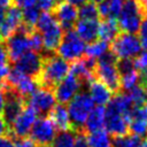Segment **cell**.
<instances>
[{
	"instance_id": "cell-7",
	"label": "cell",
	"mask_w": 147,
	"mask_h": 147,
	"mask_svg": "<svg viewBox=\"0 0 147 147\" xmlns=\"http://www.w3.org/2000/svg\"><path fill=\"white\" fill-rule=\"evenodd\" d=\"M33 30V28L28 26L22 22L17 31L11 34L9 38L6 39V51L8 54V59L11 62H15L18 60L24 53L30 51V45H29V33Z\"/></svg>"
},
{
	"instance_id": "cell-35",
	"label": "cell",
	"mask_w": 147,
	"mask_h": 147,
	"mask_svg": "<svg viewBox=\"0 0 147 147\" xmlns=\"http://www.w3.org/2000/svg\"><path fill=\"white\" fill-rule=\"evenodd\" d=\"M116 67H117V70L121 76L124 74H127L132 70H136L134 64H133V59H118Z\"/></svg>"
},
{
	"instance_id": "cell-5",
	"label": "cell",
	"mask_w": 147,
	"mask_h": 147,
	"mask_svg": "<svg viewBox=\"0 0 147 147\" xmlns=\"http://www.w3.org/2000/svg\"><path fill=\"white\" fill-rule=\"evenodd\" d=\"M141 44L136 33L119 32L111 41L110 52L117 59H133L141 52Z\"/></svg>"
},
{
	"instance_id": "cell-1",
	"label": "cell",
	"mask_w": 147,
	"mask_h": 147,
	"mask_svg": "<svg viewBox=\"0 0 147 147\" xmlns=\"http://www.w3.org/2000/svg\"><path fill=\"white\" fill-rule=\"evenodd\" d=\"M70 64L59 55H48L42 59V67L37 77L39 87H54L69 74Z\"/></svg>"
},
{
	"instance_id": "cell-50",
	"label": "cell",
	"mask_w": 147,
	"mask_h": 147,
	"mask_svg": "<svg viewBox=\"0 0 147 147\" xmlns=\"http://www.w3.org/2000/svg\"><path fill=\"white\" fill-rule=\"evenodd\" d=\"M141 82L147 86V69L141 74Z\"/></svg>"
},
{
	"instance_id": "cell-42",
	"label": "cell",
	"mask_w": 147,
	"mask_h": 147,
	"mask_svg": "<svg viewBox=\"0 0 147 147\" xmlns=\"http://www.w3.org/2000/svg\"><path fill=\"white\" fill-rule=\"evenodd\" d=\"M11 2H14L16 7L23 9L25 7H30V6L36 5L37 3V0H11Z\"/></svg>"
},
{
	"instance_id": "cell-34",
	"label": "cell",
	"mask_w": 147,
	"mask_h": 147,
	"mask_svg": "<svg viewBox=\"0 0 147 147\" xmlns=\"http://www.w3.org/2000/svg\"><path fill=\"white\" fill-rule=\"evenodd\" d=\"M29 45H30V51L33 52H41L42 47V37L41 33L39 31H37L36 29H33L30 33H29Z\"/></svg>"
},
{
	"instance_id": "cell-39",
	"label": "cell",
	"mask_w": 147,
	"mask_h": 147,
	"mask_svg": "<svg viewBox=\"0 0 147 147\" xmlns=\"http://www.w3.org/2000/svg\"><path fill=\"white\" fill-rule=\"evenodd\" d=\"M57 2H59V0H37L36 5L42 11H49L56 6Z\"/></svg>"
},
{
	"instance_id": "cell-18",
	"label": "cell",
	"mask_w": 147,
	"mask_h": 147,
	"mask_svg": "<svg viewBox=\"0 0 147 147\" xmlns=\"http://www.w3.org/2000/svg\"><path fill=\"white\" fill-rule=\"evenodd\" d=\"M74 30L84 42H92L99 38V20H78Z\"/></svg>"
},
{
	"instance_id": "cell-12",
	"label": "cell",
	"mask_w": 147,
	"mask_h": 147,
	"mask_svg": "<svg viewBox=\"0 0 147 147\" xmlns=\"http://www.w3.org/2000/svg\"><path fill=\"white\" fill-rule=\"evenodd\" d=\"M37 115L38 114L33 108L26 106L23 109V111L17 116V118L10 124L11 137L14 139L26 137L30 133L31 127L37 119Z\"/></svg>"
},
{
	"instance_id": "cell-32",
	"label": "cell",
	"mask_w": 147,
	"mask_h": 147,
	"mask_svg": "<svg viewBox=\"0 0 147 147\" xmlns=\"http://www.w3.org/2000/svg\"><path fill=\"white\" fill-rule=\"evenodd\" d=\"M54 22H56V18L53 15V13H51V11H42V13H40V15L38 17V21H37V23L34 25V29L37 31L41 32L45 29H47L48 26H51Z\"/></svg>"
},
{
	"instance_id": "cell-6",
	"label": "cell",
	"mask_w": 147,
	"mask_h": 147,
	"mask_svg": "<svg viewBox=\"0 0 147 147\" xmlns=\"http://www.w3.org/2000/svg\"><path fill=\"white\" fill-rule=\"evenodd\" d=\"M56 53L63 60L74 62L80 59L85 53V42L78 37L74 29L65 30L63 38L56 48Z\"/></svg>"
},
{
	"instance_id": "cell-9",
	"label": "cell",
	"mask_w": 147,
	"mask_h": 147,
	"mask_svg": "<svg viewBox=\"0 0 147 147\" xmlns=\"http://www.w3.org/2000/svg\"><path fill=\"white\" fill-rule=\"evenodd\" d=\"M56 126L48 116L40 117L33 123L30 131V138L38 145V147H49L56 136Z\"/></svg>"
},
{
	"instance_id": "cell-48",
	"label": "cell",
	"mask_w": 147,
	"mask_h": 147,
	"mask_svg": "<svg viewBox=\"0 0 147 147\" xmlns=\"http://www.w3.org/2000/svg\"><path fill=\"white\" fill-rule=\"evenodd\" d=\"M64 1H67V2H69V3H71V5H74V6H82V5H84L87 0H64Z\"/></svg>"
},
{
	"instance_id": "cell-28",
	"label": "cell",
	"mask_w": 147,
	"mask_h": 147,
	"mask_svg": "<svg viewBox=\"0 0 147 147\" xmlns=\"http://www.w3.org/2000/svg\"><path fill=\"white\" fill-rule=\"evenodd\" d=\"M141 144V138L133 133H127L121 137H113V147H139Z\"/></svg>"
},
{
	"instance_id": "cell-33",
	"label": "cell",
	"mask_w": 147,
	"mask_h": 147,
	"mask_svg": "<svg viewBox=\"0 0 147 147\" xmlns=\"http://www.w3.org/2000/svg\"><path fill=\"white\" fill-rule=\"evenodd\" d=\"M129 131L140 138L147 137V119H131L129 123Z\"/></svg>"
},
{
	"instance_id": "cell-36",
	"label": "cell",
	"mask_w": 147,
	"mask_h": 147,
	"mask_svg": "<svg viewBox=\"0 0 147 147\" xmlns=\"http://www.w3.org/2000/svg\"><path fill=\"white\" fill-rule=\"evenodd\" d=\"M133 64L134 69L138 70L140 74H142L147 69V51L140 52L136 57H133Z\"/></svg>"
},
{
	"instance_id": "cell-2",
	"label": "cell",
	"mask_w": 147,
	"mask_h": 147,
	"mask_svg": "<svg viewBox=\"0 0 147 147\" xmlns=\"http://www.w3.org/2000/svg\"><path fill=\"white\" fill-rule=\"evenodd\" d=\"M117 57L113 52L108 51L96 61L94 68V77L103 83L113 93H118L121 91V75L117 70L116 63Z\"/></svg>"
},
{
	"instance_id": "cell-10",
	"label": "cell",
	"mask_w": 147,
	"mask_h": 147,
	"mask_svg": "<svg viewBox=\"0 0 147 147\" xmlns=\"http://www.w3.org/2000/svg\"><path fill=\"white\" fill-rule=\"evenodd\" d=\"M56 105L54 90L47 87H38L31 95L28 96V106L33 108L37 114L48 115Z\"/></svg>"
},
{
	"instance_id": "cell-4",
	"label": "cell",
	"mask_w": 147,
	"mask_h": 147,
	"mask_svg": "<svg viewBox=\"0 0 147 147\" xmlns=\"http://www.w3.org/2000/svg\"><path fill=\"white\" fill-rule=\"evenodd\" d=\"M145 16L138 0H123L122 9L117 16V24L122 32L136 33Z\"/></svg>"
},
{
	"instance_id": "cell-23",
	"label": "cell",
	"mask_w": 147,
	"mask_h": 147,
	"mask_svg": "<svg viewBox=\"0 0 147 147\" xmlns=\"http://www.w3.org/2000/svg\"><path fill=\"white\" fill-rule=\"evenodd\" d=\"M121 32L116 18H103L99 22V38L105 41H113Z\"/></svg>"
},
{
	"instance_id": "cell-29",
	"label": "cell",
	"mask_w": 147,
	"mask_h": 147,
	"mask_svg": "<svg viewBox=\"0 0 147 147\" xmlns=\"http://www.w3.org/2000/svg\"><path fill=\"white\" fill-rule=\"evenodd\" d=\"M140 83H141V74L138 70H132L121 76V90L123 91L129 92Z\"/></svg>"
},
{
	"instance_id": "cell-30",
	"label": "cell",
	"mask_w": 147,
	"mask_h": 147,
	"mask_svg": "<svg viewBox=\"0 0 147 147\" xmlns=\"http://www.w3.org/2000/svg\"><path fill=\"white\" fill-rule=\"evenodd\" d=\"M78 17L79 20H99L98 6L93 2L86 1L78 9Z\"/></svg>"
},
{
	"instance_id": "cell-8",
	"label": "cell",
	"mask_w": 147,
	"mask_h": 147,
	"mask_svg": "<svg viewBox=\"0 0 147 147\" xmlns=\"http://www.w3.org/2000/svg\"><path fill=\"white\" fill-rule=\"evenodd\" d=\"M5 85H7L6 88L15 91L24 100L39 87L37 78L26 76L15 68L9 70L8 76L5 80Z\"/></svg>"
},
{
	"instance_id": "cell-43",
	"label": "cell",
	"mask_w": 147,
	"mask_h": 147,
	"mask_svg": "<svg viewBox=\"0 0 147 147\" xmlns=\"http://www.w3.org/2000/svg\"><path fill=\"white\" fill-rule=\"evenodd\" d=\"M0 147H15L13 138L8 136L0 137Z\"/></svg>"
},
{
	"instance_id": "cell-26",
	"label": "cell",
	"mask_w": 147,
	"mask_h": 147,
	"mask_svg": "<svg viewBox=\"0 0 147 147\" xmlns=\"http://www.w3.org/2000/svg\"><path fill=\"white\" fill-rule=\"evenodd\" d=\"M76 134L77 133L74 130L60 131L59 133H56L49 147H74Z\"/></svg>"
},
{
	"instance_id": "cell-20",
	"label": "cell",
	"mask_w": 147,
	"mask_h": 147,
	"mask_svg": "<svg viewBox=\"0 0 147 147\" xmlns=\"http://www.w3.org/2000/svg\"><path fill=\"white\" fill-rule=\"evenodd\" d=\"M105 127L106 131L113 137H121L130 133L129 123L123 115H106L105 114Z\"/></svg>"
},
{
	"instance_id": "cell-49",
	"label": "cell",
	"mask_w": 147,
	"mask_h": 147,
	"mask_svg": "<svg viewBox=\"0 0 147 147\" xmlns=\"http://www.w3.org/2000/svg\"><path fill=\"white\" fill-rule=\"evenodd\" d=\"M138 2H139V5H140L141 9L144 10L145 15H147V0H138Z\"/></svg>"
},
{
	"instance_id": "cell-52",
	"label": "cell",
	"mask_w": 147,
	"mask_h": 147,
	"mask_svg": "<svg viewBox=\"0 0 147 147\" xmlns=\"http://www.w3.org/2000/svg\"><path fill=\"white\" fill-rule=\"evenodd\" d=\"M87 1H90V2H93V3H95L96 6L99 5V3H101L103 0H87Z\"/></svg>"
},
{
	"instance_id": "cell-16",
	"label": "cell",
	"mask_w": 147,
	"mask_h": 147,
	"mask_svg": "<svg viewBox=\"0 0 147 147\" xmlns=\"http://www.w3.org/2000/svg\"><path fill=\"white\" fill-rule=\"evenodd\" d=\"M23 20H22V10L21 8L16 7V6H11L9 7L6 13H5V17L0 24V34H1V39H7L9 38L11 34H14L17 29L20 28V25L22 24Z\"/></svg>"
},
{
	"instance_id": "cell-17",
	"label": "cell",
	"mask_w": 147,
	"mask_h": 147,
	"mask_svg": "<svg viewBox=\"0 0 147 147\" xmlns=\"http://www.w3.org/2000/svg\"><path fill=\"white\" fill-rule=\"evenodd\" d=\"M40 33L42 37V47L45 48V51L54 52V51H56L57 46L60 45V42L63 38L64 30L56 21L51 26H48L47 29L41 31Z\"/></svg>"
},
{
	"instance_id": "cell-41",
	"label": "cell",
	"mask_w": 147,
	"mask_h": 147,
	"mask_svg": "<svg viewBox=\"0 0 147 147\" xmlns=\"http://www.w3.org/2000/svg\"><path fill=\"white\" fill-rule=\"evenodd\" d=\"M9 65L7 63L5 64H0V87H2V85L5 84V80L8 76V72H9Z\"/></svg>"
},
{
	"instance_id": "cell-13",
	"label": "cell",
	"mask_w": 147,
	"mask_h": 147,
	"mask_svg": "<svg viewBox=\"0 0 147 147\" xmlns=\"http://www.w3.org/2000/svg\"><path fill=\"white\" fill-rule=\"evenodd\" d=\"M42 59L44 57L39 53L33 51H28L18 60L14 62L15 69H17L18 71H21L26 76L37 78L41 71Z\"/></svg>"
},
{
	"instance_id": "cell-38",
	"label": "cell",
	"mask_w": 147,
	"mask_h": 147,
	"mask_svg": "<svg viewBox=\"0 0 147 147\" xmlns=\"http://www.w3.org/2000/svg\"><path fill=\"white\" fill-rule=\"evenodd\" d=\"M14 145H15V147H38V145L30 137L15 138Z\"/></svg>"
},
{
	"instance_id": "cell-40",
	"label": "cell",
	"mask_w": 147,
	"mask_h": 147,
	"mask_svg": "<svg viewBox=\"0 0 147 147\" xmlns=\"http://www.w3.org/2000/svg\"><path fill=\"white\" fill-rule=\"evenodd\" d=\"M74 147H90V146H88V142H87L86 133H84V132H78V133L76 134V139H75Z\"/></svg>"
},
{
	"instance_id": "cell-47",
	"label": "cell",
	"mask_w": 147,
	"mask_h": 147,
	"mask_svg": "<svg viewBox=\"0 0 147 147\" xmlns=\"http://www.w3.org/2000/svg\"><path fill=\"white\" fill-rule=\"evenodd\" d=\"M11 0H0V9H8L10 7Z\"/></svg>"
},
{
	"instance_id": "cell-45",
	"label": "cell",
	"mask_w": 147,
	"mask_h": 147,
	"mask_svg": "<svg viewBox=\"0 0 147 147\" xmlns=\"http://www.w3.org/2000/svg\"><path fill=\"white\" fill-rule=\"evenodd\" d=\"M8 61V54L3 44L0 42V64H5Z\"/></svg>"
},
{
	"instance_id": "cell-11",
	"label": "cell",
	"mask_w": 147,
	"mask_h": 147,
	"mask_svg": "<svg viewBox=\"0 0 147 147\" xmlns=\"http://www.w3.org/2000/svg\"><path fill=\"white\" fill-rule=\"evenodd\" d=\"M82 82L75 77L72 74H68L55 87H54V94L56 100L62 103L65 105L68 103L80 90L82 87Z\"/></svg>"
},
{
	"instance_id": "cell-51",
	"label": "cell",
	"mask_w": 147,
	"mask_h": 147,
	"mask_svg": "<svg viewBox=\"0 0 147 147\" xmlns=\"http://www.w3.org/2000/svg\"><path fill=\"white\" fill-rule=\"evenodd\" d=\"M139 147H147V137H146L145 140H141V144H140Z\"/></svg>"
},
{
	"instance_id": "cell-22",
	"label": "cell",
	"mask_w": 147,
	"mask_h": 147,
	"mask_svg": "<svg viewBox=\"0 0 147 147\" xmlns=\"http://www.w3.org/2000/svg\"><path fill=\"white\" fill-rule=\"evenodd\" d=\"M48 117L54 123L56 129H59L60 131L72 130L69 113H68V109L64 105H62V103L55 105L54 108L48 113Z\"/></svg>"
},
{
	"instance_id": "cell-53",
	"label": "cell",
	"mask_w": 147,
	"mask_h": 147,
	"mask_svg": "<svg viewBox=\"0 0 147 147\" xmlns=\"http://www.w3.org/2000/svg\"><path fill=\"white\" fill-rule=\"evenodd\" d=\"M0 39H1V34H0Z\"/></svg>"
},
{
	"instance_id": "cell-15",
	"label": "cell",
	"mask_w": 147,
	"mask_h": 147,
	"mask_svg": "<svg viewBox=\"0 0 147 147\" xmlns=\"http://www.w3.org/2000/svg\"><path fill=\"white\" fill-rule=\"evenodd\" d=\"M5 91H6L7 100H6V105L3 107L1 116L8 123V125H10L25 108V105H24L25 100L10 88H5Z\"/></svg>"
},
{
	"instance_id": "cell-21",
	"label": "cell",
	"mask_w": 147,
	"mask_h": 147,
	"mask_svg": "<svg viewBox=\"0 0 147 147\" xmlns=\"http://www.w3.org/2000/svg\"><path fill=\"white\" fill-rule=\"evenodd\" d=\"M105 129V108L103 106H96L88 114L86 122L84 124L83 132L92 133L94 131Z\"/></svg>"
},
{
	"instance_id": "cell-31",
	"label": "cell",
	"mask_w": 147,
	"mask_h": 147,
	"mask_svg": "<svg viewBox=\"0 0 147 147\" xmlns=\"http://www.w3.org/2000/svg\"><path fill=\"white\" fill-rule=\"evenodd\" d=\"M40 15V9L38 8L37 5L30 6V7H25L22 10V20L23 23L26 24L30 28L34 29V25L38 21V17Z\"/></svg>"
},
{
	"instance_id": "cell-19",
	"label": "cell",
	"mask_w": 147,
	"mask_h": 147,
	"mask_svg": "<svg viewBox=\"0 0 147 147\" xmlns=\"http://www.w3.org/2000/svg\"><path fill=\"white\" fill-rule=\"evenodd\" d=\"M87 86H88V94L91 95L94 105L105 106L111 100L113 92L100 80L94 78L87 84Z\"/></svg>"
},
{
	"instance_id": "cell-25",
	"label": "cell",
	"mask_w": 147,
	"mask_h": 147,
	"mask_svg": "<svg viewBox=\"0 0 147 147\" xmlns=\"http://www.w3.org/2000/svg\"><path fill=\"white\" fill-rule=\"evenodd\" d=\"M90 147H113L110 134L106 130L94 131L86 136Z\"/></svg>"
},
{
	"instance_id": "cell-27",
	"label": "cell",
	"mask_w": 147,
	"mask_h": 147,
	"mask_svg": "<svg viewBox=\"0 0 147 147\" xmlns=\"http://www.w3.org/2000/svg\"><path fill=\"white\" fill-rule=\"evenodd\" d=\"M132 101L133 107H142L147 102V86L141 82L127 93Z\"/></svg>"
},
{
	"instance_id": "cell-37",
	"label": "cell",
	"mask_w": 147,
	"mask_h": 147,
	"mask_svg": "<svg viewBox=\"0 0 147 147\" xmlns=\"http://www.w3.org/2000/svg\"><path fill=\"white\" fill-rule=\"evenodd\" d=\"M138 32H139V40H140L141 47L147 51V15L144 16Z\"/></svg>"
},
{
	"instance_id": "cell-44",
	"label": "cell",
	"mask_w": 147,
	"mask_h": 147,
	"mask_svg": "<svg viewBox=\"0 0 147 147\" xmlns=\"http://www.w3.org/2000/svg\"><path fill=\"white\" fill-rule=\"evenodd\" d=\"M9 133V126L8 123L3 119V117L0 115V137L7 136Z\"/></svg>"
},
{
	"instance_id": "cell-24",
	"label": "cell",
	"mask_w": 147,
	"mask_h": 147,
	"mask_svg": "<svg viewBox=\"0 0 147 147\" xmlns=\"http://www.w3.org/2000/svg\"><path fill=\"white\" fill-rule=\"evenodd\" d=\"M109 51V42L105 41L102 39H96L92 42H88L87 46H85V56L92 57L94 60L100 59L103 54H106Z\"/></svg>"
},
{
	"instance_id": "cell-14",
	"label": "cell",
	"mask_w": 147,
	"mask_h": 147,
	"mask_svg": "<svg viewBox=\"0 0 147 147\" xmlns=\"http://www.w3.org/2000/svg\"><path fill=\"white\" fill-rule=\"evenodd\" d=\"M53 15L55 16L56 21L62 26V29L65 31L74 29L75 23L78 20V9L76 6L63 0L59 1L53 8Z\"/></svg>"
},
{
	"instance_id": "cell-46",
	"label": "cell",
	"mask_w": 147,
	"mask_h": 147,
	"mask_svg": "<svg viewBox=\"0 0 147 147\" xmlns=\"http://www.w3.org/2000/svg\"><path fill=\"white\" fill-rule=\"evenodd\" d=\"M6 100H7V95H6V91L3 87L0 88V115L2 114L3 107L6 105Z\"/></svg>"
},
{
	"instance_id": "cell-3",
	"label": "cell",
	"mask_w": 147,
	"mask_h": 147,
	"mask_svg": "<svg viewBox=\"0 0 147 147\" xmlns=\"http://www.w3.org/2000/svg\"><path fill=\"white\" fill-rule=\"evenodd\" d=\"M68 103L69 106L67 109L69 113L72 130L76 133L83 132L86 118L95 107L91 95L88 94V92H78Z\"/></svg>"
}]
</instances>
